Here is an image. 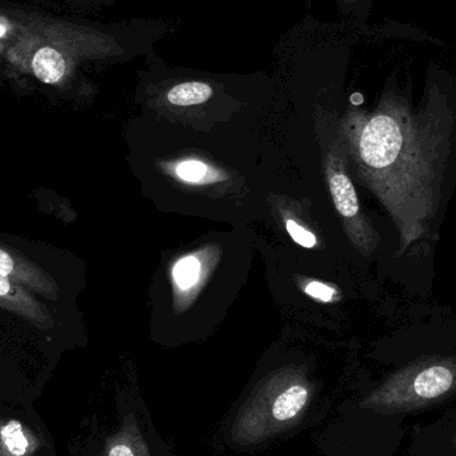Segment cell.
I'll list each match as a JSON object with an SVG mask.
<instances>
[{
    "label": "cell",
    "mask_w": 456,
    "mask_h": 456,
    "mask_svg": "<svg viewBox=\"0 0 456 456\" xmlns=\"http://www.w3.org/2000/svg\"><path fill=\"white\" fill-rule=\"evenodd\" d=\"M0 307L23 316L42 330L50 329L53 324V316L45 305L37 303L20 284L3 275H0Z\"/></svg>",
    "instance_id": "ba28073f"
},
{
    "label": "cell",
    "mask_w": 456,
    "mask_h": 456,
    "mask_svg": "<svg viewBox=\"0 0 456 456\" xmlns=\"http://www.w3.org/2000/svg\"><path fill=\"white\" fill-rule=\"evenodd\" d=\"M176 178L186 183L206 184L221 181L216 171L197 159L182 160L175 166Z\"/></svg>",
    "instance_id": "7c38bea8"
},
{
    "label": "cell",
    "mask_w": 456,
    "mask_h": 456,
    "mask_svg": "<svg viewBox=\"0 0 456 456\" xmlns=\"http://www.w3.org/2000/svg\"><path fill=\"white\" fill-rule=\"evenodd\" d=\"M324 179L343 230L354 248L369 257L377 251L380 235L359 202L355 184L351 179L347 151L339 133V125L330 134H319Z\"/></svg>",
    "instance_id": "277c9868"
},
{
    "label": "cell",
    "mask_w": 456,
    "mask_h": 456,
    "mask_svg": "<svg viewBox=\"0 0 456 456\" xmlns=\"http://www.w3.org/2000/svg\"><path fill=\"white\" fill-rule=\"evenodd\" d=\"M219 249L203 248L181 257L174 265L171 278L174 287V307L182 314L197 299L218 259Z\"/></svg>",
    "instance_id": "8992f818"
},
{
    "label": "cell",
    "mask_w": 456,
    "mask_h": 456,
    "mask_svg": "<svg viewBox=\"0 0 456 456\" xmlns=\"http://www.w3.org/2000/svg\"><path fill=\"white\" fill-rule=\"evenodd\" d=\"M213 96V88L203 82H186L175 86L167 93V101L174 106L186 107L202 104Z\"/></svg>",
    "instance_id": "30bf717a"
},
{
    "label": "cell",
    "mask_w": 456,
    "mask_h": 456,
    "mask_svg": "<svg viewBox=\"0 0 456 456\" xmlns=\"http://www.w3.org/2000/svg\"><path fill=\"white\" fill-rule=\"evenodd\" d=\"M284 226H286L287 232L291 236L292 240L305 248H315L318 244V238L315 233L311 232L307 226L299 224L295 219L294 214L283 213Z\"/></svg>",
    "instance_id": "4fadbf2b"
},
{
    "label": "cell",
    "mask_w": 456,
    "mask_h": 456,
    "mask_svg": "<svg viewBox=\"0 0 456 456\" xmlns=\"http://www.w3.org/2000/svg\"><path fill=\"white\" fill-rule=\"evenodd\" d=\"M0 275L10 278L15 283L21 284L48 299L58 297V286L53 279L35 265L31 260L16 256L2 247H0Z\"/></svg>",
    "instance_id": "52a82bcc"
},
{
    "label": "cell",
    "mask_w": 456,
    "mask_h": 456,
    "mask_svg": "<svg viewBox=\"0 0 456 456\" xmlns=\"http://www.w3.org/2000/svg\"><path fill=\"white\" fill-rule=\"evenodd\" d=\"M106 456H151L134 418H127L119 433L110 441Z\"/></svg>",
    "instance_id": "9c48e42d"
},
{
    "label": "cell",
    "mask_w": 456,
    "mask_h": 456,
    "mask_svg": "<svg viewBox=\"0 0 456 456\" xmlns=\"http://www.w3.org/2000/svg\"><path fill=\"white\" fill-rule=\"evenodd\" d=\"M350 170L385 208L399 235V254L430 239L456 155L454 125L442 115L385 102L372 114L339 123Z\"/></svg>",
    "instance_id": "6da1fadb"
},
{
    "label": "cell",
    "mask_w": 456,
    "mask_h": 456,
    "mask_svg": "<svg viewBox=\"0 0 456 456\" xmlns=\"http://www.w3.org/2000/svg\"><path fill=\"white\" fill-rule=\"evenodd\" d=\"M71 32L63 24L37 21L19 34L7 56L12 63L28 67L37 79L45 85H58L69 74L74 63Z\"/></svg>",
    "instance_id": "5b68a950"
},
{
    "label": "cell",
    "mask_w": 456,
    "mask_h": 456,
    "mask_svg": "<svg viewBox=\"0 0 456 456\" xmlns=\"http://www.w3.org/2000/svg\"><path fill=\"white\" fill-rule=\"evenodd\" d=\"M313 396V386L302 369L284 367L268 375L239 411L232 438L254 444L284 428H291Z\"/></svg>",
    "instance_id": "7a4b0ae2"
},
{
    "label": "cell",
    "mask_w": 456,
    "mask_h": 456,
    "mask_svg": "<svg viewBox=\"0 0 456 456\" xmlns=\"http://www.w3.org/2000/svg\"><path fill=\"white\" fill-rule=\"evenodd\" d=\"M0 444L11 456H26L31 450L28 434L18 420H10L0 428Z\"/></svg>",
    "instance_id": "8fae6325"
},
{
    "label": "cell",
    "mask_w": 456,
    "mask_h": 456,
    "mask_svg": "<svg viewBox=\"0 0 456 456\" xmlns=\"http://www.w3.org/2000/svg\"><path fill=\"white\" fill-rule=\"evenodd\" d=\"M450 447L456 452V433L452 436V441H450Z\"/></svg>",
    "instance_id": "9a60e30c"
},
{
    "label": "cell",
    "mask_w": 456,
    "mask_h": 456,
    "mask_svg": "<svg viewBox=\"0 0 456 456\" xmlns=\"http://www.w3.org/2000/svg\"><path fill=\"white\" fill-rule=\"evenodd\" d=\"M305 294L313 299L321 300L323 303L334 302L335 297H337L338 291L334 287L329 286L326 283H321L318 281H310L303 287Z\"/></svg>",
    "instance_id": "5bb4252c"
},
{
    "label": "cell",
    "mask_w": 456,
    "mask_h": 456,
    "mask_svg": "<svg viewBox=\"0 0 456 456\" xmlns=\"http://www.w3.org/2000/svg\"><path fill=\"white\" fill-rule=\"evenodd\" d=\"M456 394L455 355H428L383 380L362 402L378 414H410L444 403Z\"/></svg>",
    "instance_id": "3957f363"
}]
</instances>
